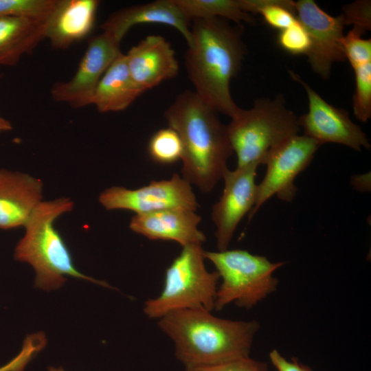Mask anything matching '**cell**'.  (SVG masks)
<instances>
[{
    "label": "cell",
    "mask_w": 371,
    "mask_h": 371,
    "mask_svg": "<svg viewBox=\"0 0 371 371\" xmlns=\"http://www.w3.org/2000/svg\"><path fill=\"white\" fill-rule=\"evenodd\" d=\"M142 93L130 74L125 54L121 52L100 80L91 104L101 113L123 111Z\"/></svg>",
    "instance_id": "d6986e66"
},
{
    "label": "cell",
    "mask_w": 371,
    "mask_h": 371,
    "mask_svg": "<svg viewBox=\"0 0 371 371\" xmlns=\"http://www.w3.org/2000/svg\"><path fill=\"white\" fill-rule=\"evenodd\" d=\"M190 22L199 19L221 18L237 25L252 24V14L244 12L239 0H174Z\"/></svg>",
    "instance_id": "44dd1931"
},
{
    "label": "cell",
    "mask_w": 371,
    "mask_h": 371,
    "mask_svg": "<svg viewBox=\"0 0 371 371\" xmlns=\"http://www.w3.org/2000/svg\"><path fill=\"white\" fill-rule=\"evenodd\" d=\"M277 41L282 49L293 55H306L311 45L308 34L297 19L279 32Z\"/></svg>",
    "instance_id": "4316f807"
},
{
    "label": "cell",
    "mask_w": 371,
    "mask_h": 371,
    "mask_svg": "<svg viewBox=\"0 0 371 371\" xmlns=\"http://www.w3.org/2000/svg\"><path fill=\"white\" fill-rule=\"evenodd\" d=\"M74 202L67 197L40 202L25 225V232L14 249V258L29 263L36 272L35 286L45 291L61 286L67 276L108 286L78 271L55 221L71 212Z\"/></svg>",
    "instance_id": "277c9868"
},
{
    "label": "cell",
    "mask_w": 371,
    "mask_h": 371,
    "mask_svg": "<svg viewBox=\"0 0 371 371\" xmlns=\"http://www.w3.org/2000/svg\"><path fill=\"white\" fill-rule=\"evenodd\" d=\"M297 19L306 30L311 45L306 56L312 70L322 79L329 78L333 65L346 60L343 47V15L333 16L313 0L295 1Z\"/></svg>",
    "instance_id": "8fae6325"
},
{
    "label": "cell",
    "mask_w": 371,
    "mask_h": 371,
    "mask_svg": "<svg viewBox=\"0 0 371 371\" xmlns=\"http://www.w3.org/2000/svg\"><path fill=\"white\" fill-rule=\"evenodd\" d=\"M227 125V135L237 157L236 168L263 164L269 153L298 135V118L286 106L282 95L260 98L249 109H240Z\"/></svg>",
    "instance_id": "5b68a950"
},
{
    "label": "cell",
    "mask_w": 371,
    "mask_h": 371,
    "mask_svg": "<svg viewBox=\"0 0 371 371\" xmlns=\"http://www.w3.org/2000/svg\"><path fill=\"white\" fill-rule=\"evenodd\" d=\"M46 19L0 16V65H14L45 38Z\"/></svg>",
    "instance_id": "ffe728a7"
},
{
    "label": "cell",
    "mask_w": 371,
    "mask_h": 371,
    "mask_svg": "<svg viewBox=\"0 0 371 371\" xmlns=\"http://www.w3.org/2000/svg\"><path fill=\"white\" fill-rule=\"evenodd\" d=\"M269 359L278 371H311L308 367L298 363L296 359L293 361H287L276 349L269 353Z\"/></svg>",
    "instance_id": "4dcf8cb0"
},
{
    "label": "cell",
    "mask_w": 371,
    "mask_h": 371,
    "mask_svg": "<svg viewBox=\"0 0 371 371\" xmlns=\"http://www.w3.org/2000/svg\"><path fill=\"white\" fill-rule=\"evenodd\" d=\"M11 123L5 118L0 117V133L12 130Z\"/></svg>",
    "instance_id": "1f68e13d"
},
{
    "label": "cell",
    "mask_w": 371,
    "mask_h": 371,
    "mask_svg": "<svg viewBox=\"0 0 371 371\" xmlns=\"http://www.w3.org/2000/svg\"><path fill=\"white\" fill-rule=\"evenodd\" d=\"M120 44L104 32L91 37L73 78L52 86V98L73 108L91 104L100 80L121 53Z\"/></svg>",
    "instance_id": "7c38bea8"
},
{
    "label": "cell",
    "mask_w": 371,
    "mask_h": 371,
    "mask_svg": "<svg viewBox=\"0 0 371 371\" xmlns=\"http://www.w3.org/2000/svg\"><path fill=\"white\" fill-rule=\"evenodd\" d=\"M291 78L304 89L308 98V111L298 118L306 136L319 145L335 143L361 151L371 145L361 128L354 123L347 111L328 103L301 77L291 69Z\"/></svg>",
    "instance_id": "30bf717a"
},
{
    "label": "cell",
    "mask_w": 371,
    "mask_h": 371,
    "mask_svg": "<svg viewBox=\"0 0 371 371\" xmlns=\"http://www.w3.org/2000/svg\"><path fill=\"white\" fill-rule=\"evenodd\" d=\"M0 78H1V76H0Z\"/></svg>",
    "instance_id": "836d02e7"
},
{
    "label": "cell",
    "mask_w": 371,
    "mask_h": 371,
    "mask_svg": "<svg viewBox=\"0 0 371 371\" xmlns=\"http://www.w3.org/2000/svg\"><path fill=\"white\" fill-rule=\"evenodd\" d=\"M201 217L195 211L167 209L135 214L131 219L130 229L150 240L177 242L183 247L200 244L206 237L198 226Z\"/></svg>",
    "instance_id": "2e32d148"
},
{
    "label": "cell",
    "mask_w": 371,
    "mask_h": 371,
    "mask_svg": "<svg viewBox=\"0 0 371 371\" xmlns=\"http://www.w3.org/2000/svg\"><path fill=\"white\" fill-rule=\"evenodd\" d=\"M218 113L190 90L178 95L164 112L181 141L183 178L203 192L212 191L223 178L233 154L227 125Z\"/></svg>",
    "instance_id": "7a4b0ae2"
},
{
    "label": "cell",
    "mask_w": 371,
    "mask_h": 371,
    "mask_svg": "<svg viewBox=\"0 0 371 371\" xmlns=\"http://www.w3.org/2000/svg\"><path fill=\"white\" fill-rule=\"evenodd\" d=\"M355 89L352 97V109L355 117L367 122L371 117V62L353 69Z\"/></svg>",
    "instance_id": "cb8c5ba5"
},
{
    "label": "cell",
    "mask_w": 371,
    "mask_h": 371,
    "mask_svg": "<svg viewBox=\"0 0 371 371\" xmlns=\"http://www.w3.org/2000/svg\"><path fill=\"white\" fill-rule=\"evenodd\" d=\"M242 31L241 25H232L221 18L194 19L185 54L194 91L216 112L230 117L240 109L232 97L230 82L246 54Z\"/></svg>",
    "instance_id": "6da1fadb"
},
{
    "label": "cell",
    "mask_w": 371,
    "mask_h": 371,
    "mask_svg": "<svg viewBox=\"0 0 371 371\" xmlns=\"http://www.w3.org/2000/svg\"><path fill=\"white\" fill-rule=\"evenodd\" d=\"M159 328L173 341L175 356L185 368L226 363L249 357L258 329L255 321H234L202 309L170 313Z\"/></svg>",
    "instance_id": "3957f363"
},
{
    "label": "cell",
    "mask_w": 371,
    "mask_h": 371,
    "mask_svg": "<svg viewBox=\"0 0 371 371\" xmlns=\"http://www.w3.org/2000/svg\"><path fill=\"white\" fill-rule=\"evenodd\" d=\"M148 153L153 161L162 165L172 164L181 159L183 147L177 133L170 127L154 133L148 144Z\"/></svg>",
    "instance_id": "603a6c76"
},
{
    "label": "cell",
    "mask_w": 371,
    "mask_h": 371,
    "mask_svg": "<svg viewBox=\"0 0 371 371\" xmlns=\"http://www.w3.org/2000/svg\"><path fill=\"white\" fill-rule=\"evenodd\" d=\"M48 370L49 371H65L62 368H55V367H49Z\"/></svg>",
    "instance_id": "d6a6232c"
},
{
    "label": "cell",
    "mask_w": 371,
    "mask_h": 371,
    "mask_svg": "<svg viewBox=\"0 0 371 371\" xmlns=\"http://www.w3.org/2000/svg\"><path fill=\"white\" fill-rule=\"evenodd\" d=\"M201 245L183 247L167 268L161 293L145 302L144 312L149 318L160 319L180 310L214 308L220 276L206 269Z\"/></svg>",
    "instance_id": "8992f818"
},
{
    "label": "cell",
    "mask_w": 371,
    "mask_h": 371,
    "mask_svg": "<svg viewBox=\"0 0 371 371\" xmlns=\"http://www.w3.org/2000/svg\"><path fill=\"white\" fill-rule=\"evenodd\" d=\"M258 166L251 164L236 168L234 170L227 168L223 173V194L212 210L218 251L227 249L238 223L255 205L257 194L255 178Z\"/></svg>",
    "instance_id": "4fadbf2b"
},
{
    "label": "cell",
    "mask_w": 371,
    "mask_h": 371,
    "mask_svg": "<svg viewBox=\"0 0 371 371\" xmlns=\"http://www.w3.org/2000/svg\"><path fill=\"white\" fill-rule=\"evenodd\" d=\"M99 4L98 0H56L46 19L45 38L60 49L84 39L93 30Z\"/></svg>",
    "instance_id": "ac0fdd59"
},
{
    "label": "cell",
    "mask_w": 371,
    "mask_h": 371,
    "mask_svg": "<svg viewBox=\"0 0 371 371\" xmlns=\"http://www.w3.org/2000/svg\"><path fill=\"white\" fill-rule=\"evenodd\" d=\"M141 23L172 26L182 34L188 45L192 42L191 22L174 0H156L120 9L108 17L101 28L120 43L130 28Z\"/></svg>",
    "instance_id": "9a60e30c"
},
{
    "label": "cell",
    "mask_w": 371,
    "mask_h": 371,
    "mask_svg": "<svg viewBox=\"0 0 371 371\" xmlns=\"http://www.w3.org/2000/svg\"><path fill=\"white\" fill-rule=\"evenodd\" d=\"M205 259L215 267L220 278L214 308L221 310L234 302L249 308L276 291L278 282L273 273L284 262H272L266 257L243 249L203 251Z\"/></svg>",
    "instance_id": "52a82bcc"
},
{
    "label": "cell",
    "mask_w": 371,
    "mask_h": 371,
    "mask_svg": "<svg viewBox=\"0 0 371 371\" xmlns=\"http://www.w3.org/2000/svg\"><path fill=\"white\" fill-rule=\"evenodd\" d=\"M363 34L359 30L352 28L344 37L345 57L352 69L371 62V39L363 38Z\"/></svg>",
    "instance_id": "484cf974"
},
{
    "label": "cell",
    "mask_w": 371,
    "mask_h": 371,
    "mask_svg": "<svg viewBox=\"0 0 371 371\" xmlns=\"http://www.w3.org/2000/svg\"><path fill=\"white\" fill-rule=\"evenodd\" d=\"M46 344V337L41 332L27 335L20 352L1 366L0 371H24L27 363L45 348Z\"/></svg>",
    "instance_id": "83f0119b"
},
{
    "label": "cell",
    "mask_w": 371,
    "mask_h": 371,
    "mask_svg": "<svg viewBox=\"0 0 371 371\" xmlns=\"http://www.w3.org/2000/svg\"><path fill=\"white\" fill-rule=\"evenodd\" d=\"M370 1H357L346 5L341 14L346 25H352V28L364 34L371 28Z\"/></svg>",
    "instance_id": "f1b7e54d"
},
{
    "label": "cell",
    "mask_w": 371,
    "mask_h": 371,
    "mask_svg": "<svg viewBox=\"0 0 371 371\" xmlns=\"http://www.w3.org/2000/svg\"><path fill=\"white\" fill-rule=\"evenodd\" d=\"M125 56L130 74L143 93L175 78L179 73L175 52L160 35L146 36Z\"/></svg>",
    "instance_id": "5bb4252c"
},
{
    "label": "cell",
    "mask_w": 371,
    "mask_h": 371,
    "mask_svg": "<svg viewBox=\"0 0 371 371\" xmlns=\"http://www.w3.org/2000/svg\"><path fill=\"white\" fill-rule=\"evenodd\" d=\"M185 371H268L267 365L247 357L223 363L186 368Z\"/></svg>",
    "instance_id": "f546056e"
},
{
    "label": "cell",
    "mask_w": 371,
    "mask_h": 371,
    "mask_svg": "<svg viewBox=\"0 0 371 371\" xmlns=\"http://www.w3.org/2000/svg\"><path fill=\"white\" fill-rule=\"evenodd\" d=\"M43 183L27 173L0 169V229L24 227L43 200Z\"/></svg>",
    "instance_id": "e0dca14e"
},
{
    "label": "cell",
    "mask_w": 371,
    "mask_h": 371,
    "mask_svg": "<svg viewBox=\"0 0 371 371\" xmlns=\"http://www.w3.org/2000/svg\"><path fill=\"white\" fill-rule=\"evenodd\" d=\"M56 0H0V16H26L47 19Z\"/></svg>",
    "instance_id": "d4e9b609"
},
{
    "label": "cell",
    "mask_w": 371,
    "mask_h": 371,
    "mask_svg": "<svg viewBox=\"0 0 371 371\" xmlns=\"http://www.w3.org/2000/svg\"><path fill=\"white\" fill-rule=\"evenodd\" d=\"M319 146L305 135H296L269 153L263 164L267 166L266 174L257 185L256 200L249 213V221L262 205L274 195L284 201L293 199L297 191L294 180L311 164Z\"/></svg>",
    "instance_id": "ba28073f"
},
{
    "label": "cell",
    "mask_w": 371,
    "mask_h": 371,
    "mask_svg": "<svg viewBox=\"0 0 371 371\" xmlns=\"http://www.w3.org/2000/svg\"><path fill=\"white\" fill-rule=\"evenodd\" d=\"M242 10L258 14L269 26L282 30L296 20L295 1L291 0H239Z\"/></svg>",
    "instance_id": "7402d4cb"
},
{
    "label": "cell",
    "mask_w": 371,
    "mask_h": 371,
    "mask_svg": "<svg viewBox=\"0 0 371 371\" xmlns=\"http://www.w3.org/2000/svg\"><path fill=\"white\" fill-rule=\"evenodd\" d=\"M99 202L108 210H127L135 214L176 208L196 211L199 207L191 184L177 173L137 189L112 186L101 192Z\"/></svg>",
    "instance_id": "9c48e42d"
}]
</instances>
